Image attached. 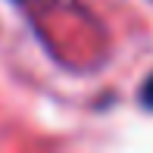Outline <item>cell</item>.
<instances>
[{"label":"cell","instance_id":"cell-1","mask_svg":"<svg viewBox=\"0 0 153 153\" xmlns=\"http://www.w3.org/2000/svg\"><path fill=\"white\" fill-rule=\"evenodd\" d=\"M141 103H144L147 109H153V75L144 81V88H141Z\"/></svg>","mask_w":153,"mask_h":153}]
</instances>
